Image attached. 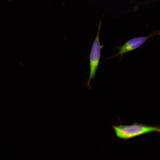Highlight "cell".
<instances>
[{"mask_svg":"<svg viewBox=\"0 0 160 160\" xmlns=\"http://www.w3.org/2000/svg\"><path fill=\"white\" fill-rule=\"evenodd\" d=\"M116 135L120 138L128 139L150 132L158 131L159 128L135 123L128 125L113 126Z\"/></svg>","mask_w":160,"mask_h":160,"instance_id":"6da1fadb","label":"cell"},{"mask_svg":"<svg viewBox=\"0 0 160 160\" xmlns=\"http://www.w3.org/2000/svg\"><path fill=\"white\" fill-rule=\"evenodd\" d=\"M101 22L99 25L98 33L92 45L91 53L89 55L90 73L89 79L87 85L89 89H91V80H95L97 69L98 67L101 55V49L103 46L101 45L100 41V32L101 30Z\"/></svg>","mask_w":160,"mask_h":160,"instance_id":"7a4b0ae2","label":"cell"},{"mask_svg":"<svg viewBox=\"0 0 160 160\" xmlns=\"http://www.w3.org/2000/svg\"><path fill=\"white\" fill-rule=\"evenodd\" d=\"M159 35H160V30L153 32L147 36H143L130 39L123 45L115 47V49L118 50V52L115 55L108 58L107 60L113 59L118 56H121L120 60L121 61L125 53L138 48L150 38Z\"/></svg>","mask_w":160,"mask_h":160,"instance_id":"3957f363","label":"cell"},{"mask_svg":"<svg viewBox=\"0 0 160 160\" xmlns=\"http://www.w3.org/2000/svg\"><path fill=\"white\" fill-rule=\"evenodd\" d=\"M158 131L160 132V128H159Z\"/></svg>","mask_w":160,"mask_h":160,"instance_id":"277c9868","label":"cell"}]
</instances>
